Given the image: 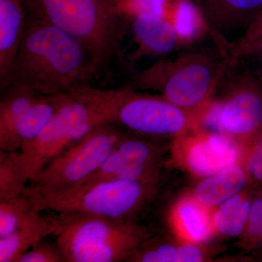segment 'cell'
<instances>
[{
  "label": "cell",
  "mask_w": 262,
  "mask_h": 262,
  "mask_svg": "<svg viewBox=\"0 0 262 262\" xmlns=\"http://www.w3.org/2000/svg\"><path fill=\"white\" fill-rule=\"evenodd\" d=\"M97 62L88 48L64 31L27 15L21 42L2 89L23 87L46 96L87 84Z\"/></svg>",
  "instance_id": "1"
},
{
  "label": "cell",
  "mask_w": 262,
  "mask_h": 262,
  "mask_svg": "<svg viewBox=\"0 0 262 262\" xmlns=\"http://www.w3.org/2000/svg\"><path fill=\"white\" fill-rule=\"evenodd\" d=\"M131 90L97 89L84 84L58 94L56 111L47 125L19 150L30 181L71 144L103 125L116 122L120 106Z\"/></svg>",
  "instance_id": "2"
},
{
  "label": "cell",
  "mask_w": 262,
  "mask_h": 262,
  "mask_svg": "<svg viewBox=\"0 0 262 262\" xmlns=\"http://www.w3.org/2000/svg\"><path fill=\"white\" fill-rule=\"evenodd\" d=\"M223 59L202 52L183 53L173 60H161L139 72L134 84L160 91L178 107L192 114L205 127L214 106L213 94L231 68Z\"/></svg>",
  "instance_id": "3"
},
{
  "label": "cell",
  "mask_w": 262,
  "mask_h": 262,
  "mask_svg": "<svg viewBox=\"0 0 262 262\" xmlns=\"http://www.w3.org/2000/svg\"><path fill=\"white\" fill-rule=\"evenodd\" d=\"M117 0H24L28 15L45 20L80 41L100 65L118 53L127 19Z\"/></svg>",
  "instance_id": "4"
},
{
  "label": "cell",
  "mask_w": 262,
  "mask_h": 262,
  "mask_svg": "<svg viewBox=\"0 0 262 262\" xmlns=\"http://www.w3.org/2000/svg\"><path fill=\"white\" fill-rule=\"evenodd\" d=\"M156 185L136 181L105 180L49 190L28 184L24 193L37 211L133 220L151 201Z\"/></svg>",
  "instance_id": "5"
},
{
  "label": "cell",
  "mask_w": 262,
  "mask_h": 262,
  "mask_svg": "<svg viewBox=\"0 0 262 262\" xmlns=\"http://www.w3.org/2000/svg\"><path fill=\"white\" fill-rule=\"evenodd\" d=\"M58 214L61 227L56 243L66 262L127 261L149 238L147 229L134 220Z\"/></svg>",
  "instance_id": "6"
},
{
  "label": "cell",
  "mask_w": 262,
  "mask_h": 262,
  "mask_svg": "<svg viewBox=\"0 0 262 262\" xmlns=\"http://www.w3.org/2000/svg\"><path fill=\"white\" fill-rule=\"evenodd\" d=\"M113 124L96 129L66 148L30 181L29 185L55 190L74 187L89 178L125 136Z\"/></svg>",
  "instance_id": "7"
},
{
  "label": "cell",
  "mask_w": 262,
  "mask_h": 262,
  "mask_svg": "<svg viewBox=\"0 0 262 262\" xmlns=\"http://www.w3.org/2000/svg\"><path fill=\"white\" fill-rule=\"evenodd\" d=\"M0 101V151H19L43 130L56 111L58 94L46 96L9 87Z\"/></svg>",
  "instance_id": "8"
},
{
  "label": "cell",
  "mask_w": 262,
  "mask_h": 262,
  "mask_svg": "<svg viewBox=\"0 0 262 262\" xmlns=\"http://www.w3.org/2000/svg\"><path fill=\"white\" fill-rule=\"evenodd\" d=\"M116 122L140 135L171 140L204 127L194 115L163 96L136 94L133 90L120 106Z\"/></svg>",
  "instance_id": "9"
},
{
  "label": "cell",
  "mask_w": 262,
  "mask_h": 262,
  "mask_svg": "<svg viewBox=\"0 0 262 262\" xmlns=\"http://www.w3.org/2000/svg\"><path fill=\"white\" fill-rule=\"evenodd\" d=\"M236 142L252 143L262 131V89L256 78L244 75L234 81L221 101H215L207 125Z\"/></svg>",
  "instance_id": "10"
},
{
  "label": "cell",
  "mask_w": 262,
  "mask_h": 262,
  "mask_svg": "<svg viewBox=\"0 0 262 262\" xmlns=\"http://www.w3.org/2000/svg\"><path fill=\"white\" fill-rule=\"evenodd\" d=\"M170 151L177 166L202 179L242 162L244 145L201 127L172 140Z\"/></svg>",
  "instance_id": "11"
},
{
  "label": "cell",
  "mask_w": 262,
  "mask_h": 262,
  "mask_svg": "<svg viewBox=\"0 0 262 262\" xmlns=\"http://www.w3.org/2000/svg\"><path fill=\"white\" fill-rule=\"evenodd\" d=\"M162 166L163 155L160 148L149 141L125 134L101 166L80 184L105 180L157 184Z\"/></svg>",
  "instance_id": "12"
},
{
  "label": "cell",
  "mask_w": 262,
  "mask_h": 262,
  "mask_svg": "<svg viewBox=\"0 0 262 262\" xmlns=\"http://www.w3.org/2000/svg\"><path fill=\"white\" fill-rule=\"evenodd\" d=\"M134 39L137 44L131 59L165 56L189 46L173 26L160 15L144 14L130 19Z\"/></svg>",
  "instance_id": "13"
},
{
  "label": "cell",
  "mask_w": 262,
  "mask_h": 262,
  "mask_svg": "<svg viewBox=\"0 0 262 262\" xmlns=\"http://www.w3.org/2000/svg\"><path fill=\"white\" fill-rule=\"evenodd\" d=\"M213 211L192 193L181 196L168 215L172 232L180 242L204 244L214 236Z\"/></svg>",
  "instance_id": "14"
},
{
  "label": "cell",
  "mask_w": 262,
  "mask_h": 262,
  "mask_svg": "<svg viewBox=\"0 0 262 262\" xmlns=\"http://www.w3.org/2000/svg\"><path fill=\"white\" fill-rule=\"evenodd\" d=\"M45 213L35 210L14 232L0 238V262H15L48 236L56 235L61 227V217Z\"/></svg>",
  "instance_id": "15"
},
{
  "label": "cell",
  "mask_w": 262,
  "mask_h": 262,
  "mask_svg": "<svg viewBox=\"0 0 262 262\" xmlns=\"http://www.w3.org/2000/svg\"><path fill=\"white\" fill-rule=\"evenodd\" d=\"M251 184L246 167L237 163L201 179L192 194L208 208H215Z\"/></svg>",
  "instance_id": "16"
},
{
  "label": "cell",
  "mask_w": 262,
  "mask_h": 262,
  "mask_svg": "<svg viewBox=\"0 0 262 262\" xmlns=\"http://www.w3.org/2000/svg\"><path fill=\"white\" fill-rule=\"evenodd\" d=\"M207 21L218 32L247 29L262 8V0H198Z\"/></svg>",
  "instance_id": "17"
},
{
  "label": "cell",
  "mask_w": 262,
  "mask_h": 262,
  "mask_svg": "<svg viewBox=\"0 0 262 262\" xmlns=\"http://www.w3.org/2000/svg\"><path fill=\"white\" fill-rule=\"evenodd\" d=\"M24 0H0V80L8 75L27 23Z\"/></svg>",
  "instance_id": "18"
},
{
  "label": "cell",
  "mask_w": 262,
  "mask_h": 262,
  "mask_svg": "<svg viewBox=\"0 0 262 262\" xmlns=\"http://www.w3.org/2000/svg\"><path fill=\"white\" fill-rule=\"evenodd\" d=\"M162 17L188 45L203 37L209 27L199 5L192 0H167Z\"/></svg>",
  "instance_id": "19"
},
{
  "label": "cell",
  "mask_w": 262,
  "mask_h": 262,
  "mask_svg": "<svg viewBox=\"0 0 262 262\" xmlns=\"http://www.w3.org/2000/svg\"><path fill=\"white\" fill-rule=\"evenodd\" d=\"M248 187L213 208V227L214 236L241 237L246 227L253 201V194Z\"/></svg>",
  "instance_id": "20"
},
{
  "label": "cell",
  "mask_w": 262,
  "mask_h": 262,
  "mask_svg": "<svg viewBox=\"0 0 262 262\" xmlns=\"http://www.w3.org/2000/svg\"><path fill=\"white\" fill-rule=\"evenodd\" d=\"M30 182L19 151H0V201L21 195Z\"/></svg>",
  "instance_id": "21"
},
{
  "label": "cell",
  "mask_w": 262,
  "mask_h": 262,
  "mask_svg": "<svg viewBox=\"0 0 262 262\" xmlns=\"http://www.w3.org/2000/svg\"><path fill=\"white\" fill-rule=\"evenodd\" d=\"M34 211L32 201L24 193L0 201V238L14 232Z\"/></svg>",
  "instance_id": "22"
},
{
  "label": "cell",
  "mask_w": 262,
  "mask_h": 262,
  "mask_svg": "<svg viewBox=\"0 0 262 262\" xmlns=\"http://www.w3.org/2000/svg\"><path fill=\"white\" fill-rule=\"evenodd\" d=\"M166 3L167 0H117L116 9L127 20L144 14L162 16Z\"/></svg>",
  "instance_id": "23"
},
{
  "label": "cell",
  "mask_w": 262,
  "mask_h": 262,
  "mask_svg": "<svg viewBox=\"0 0 262 262\" xmlns=\"http://www.w3.org/2000/svg\"><path fill=\"white\" fill-rule=\"evenodd\" d=\"M262 37V8L259 13L255 17L247 29L245 30L242 37L229 50L228 54L226 55L232 67L241 60L245 51L253 42Z\"/></svg>",
  "instance_id": "24"
},
{
  "label": "cell",
  "mask_w": 262,
  "mask_h": 262,
  "mask_svg": "<svg viewBox=\"0 0 262 262\" xmlns=\"http://www.w3.org/2000/svg\"><path fill=\"white\" fill-rule=\"evenodd\" d=\"M15 262H66L59 248L55 244L41 241L18 256Z\"/></svg>",
  "instance_id": "25"
},
{
  "label": "cell",
  "mask_w": 262,
  "mask_h": 262,
  "mask_svg": "<svg viewBox=\"0 0 262 262\" xmlns=\"http://www.w3.org/2000/svg\"><path fill=\"white\" fill-rule=\"evenodd\" d=\"M262 229V196L253 199L247 222L241 235L243 244L246 247H254L255 243Z\"/></svg>",
  "instance_id": "26"
},
{
  "label": "cell",
  "mask_w": 262,
  "mask_h": 262,
  "mask_svg": "<svg viewBox=\"0 0 262 262\" xmlns=\"http://www.w3.org/2000/svg\"><path fill=\"white\" fill-rule=\"evenodd\" d=\"M243 163L253 182L262 184V150L253 141L244 145Z\"/></svg>",
  "instance_id": "27"
},
{
  "label": "cell",
  "mask_w": 262,
  "mask_h": 262,
  "mask_svg": "<svg viewBox=\"0 0 262 262\" xmlns=\"http://www.w3.org/2000/svg\"><path fill=\"white\" fill-rule=\"evenodd\" d=\"M178 262H201L207 261L208 253L202 244L180 242L177 244Z\"/></svg>",
  "instance_id": "28"
},
{
  "label": "cell",
  "mask_w": 262,
  "mask_h": 262,
  "mask_svg": "<svg viewBox=\"0 0 262 262\" xmlns=\"http://www.w3.org/2000/svg\"><path fill=\"white\" fill-rule=\"evenodd\" d=\"M243 58H251L262 62V37L253 42L245 51Z\"/></svg>",
  "instance_id": "29"
},
{
  "label": "cell",
  "mask_w": 262,
  "mask_h": 262,
  "mask_svg": "<svg viewBox=\"0 0 262 262\" xmlns=\"http://www.w3.org/2000/svg\"><path fill=\"white\" fill-rule=\"evenodd\" d=\"M258 247H262V229L261 232H260L259 234H258L256 243H255L254 247L253 248Z\"/></svg>",
  "instance_id": "30"
},
{
  "label": "cell",
  "mask_w": 262,
  "mask_h": 262,
  "mask_svg": "<svg viewBox=\"0 0 262 262\" xmlns=\"http://www.w3.org/2000/svg\"><path fill=\"white\" fill-rule=\"evenodd\" d=\"M253 141H254V142L257 144L258 147L262 150V131Z\"/></svg>",
  "instance_id": "31"
}]
</instances>
